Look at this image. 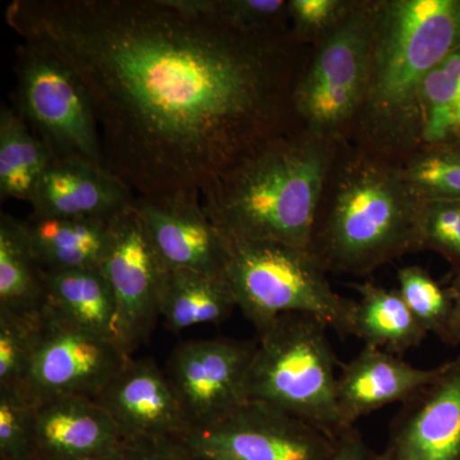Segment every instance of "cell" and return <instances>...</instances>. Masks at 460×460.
Returning a JSON list of instances; mask_svg holds the SVG:
<instances>
[{"label": "cell", "mask_w": 460, "mask_h": 460, "mask_svg": "<svg viewBox=\"0 0 460 460\" xmlns=\"http://www.w3.org/2000/svg\"><path fill=\"white\" fill-rule=\"evenodd\" d=\"M95 401L111 414L123 440L180 441L190 429L168 375L151 359H129Z\"/></svg>", "instance_id": "15"}, {"label": "cell", "mask_w": 460, "mask_h": 460, "mask_svg": "<svg viewBox=\"0 0 460 460\" xmlns=\"http://www.w3.org/2000/svg\"><path fill=\"white\" fill-rule=\"evenodd\" d=\"M14 111L57 156L105 166L99 124L89 93L57 58L22 44L17 48Z\"/></svg>", "instance_id": "8"}, {"label": "cell", "mask_w": 460, "mask_h": 460, "mask_svg": "<svg viewBox=\"0 0 460 460\" xmlns=\"http://www.w3.org/2000/svg\"><path fill=\"white\" fill-rule=\"evenodd\" d=\"M122 441L111 414L95 399L65 396L36 404L38 460H99Z\"/></svg>", "instance_id": "18"}, {"label": "cell", "mask_w": 460, "mask_h": 460, "mask_svg": "<svg viewBox=\"0 0 460 460\" xmlns=\"http://www.w3.org/2000/svg\"><path fill=\"white\" fill-rule=\"evenodd\" d=\"M447 289H449L450 296H452L453 311L447 332H445L441 341L445 344L456 347V345H460V270L454 272V279Z\"/></svg>", "instance_id": "35"}, {"label": "cell", "mask_w": 460, "mask_h": 460, "mask_svg": "<svg viewBox=\"0 0 460 460\" xmlns=\"http://www.w3.org/2000/svg\"><path fill=\"white\" fill-rule=\"evenodd\" d=\"M256 344L233 339L181 343L168 375L190 429L213 425L248 401V375Z\"/></svg>", "instance_id": "12"}, {"label": "cell", "mask_w": 460, "mask_h": 460, "mask_svg": "<svg viewBox=\"0 0 460 460\" xmlns=\"http://www.w3.org/2000/svg\"><path fill=\"white\" fill-rule=\"evenodd\" d=\"M390 460H460V356L443 374L402 402L390 423Z\"/></svg>", "instance_id": "14"}, {"label": "cell", "mask_w": 460, "mask_h": 460, "mask_svg": "<svg viewBox=\"0 0 460 460\" xmlns=\"http://www.w3.org/2000/svg\"><path fill=\"white\" fill-rule=\"evenodd\" d=\"M54 154L14 109L0 111V195L29 201Z\"/></svg>", "instance_id": "24"}, {"label": "cell", "mask_w": 460, "mask_h": 460, "mask_svg": "<svg viewBox=\"0 0 460 460\" xmlns=\"http://www.w3.org/2000/svg\"><path fill=\"white\" fill-rule=\"evenodd\" d=\"M99 269L113 290L119 344L131 356L153 334L169 271L151 246L133 202L111 217Z\"/></svg>", "instance_id": "11"}, {"label": "cell", "mask_w": 460, "mask_h": 460, "mask_svg": "<svg viewBox=\"0 0 460 460\" xmlns=\"http://www.w3.org/2000/svg\"><path fill=\"white\" fill-rule=\"evenodd\" d=\"M0 460H4V459H0Z\"/></svg>", "instance_id": "36"}, {"label": "cell", "mask_w": 460, "mask_h": 460, "mask_svg": "<svg viewBox=\"0 0 460 460\" xmlns=\"http://www.w3.org/2000/svg\"><path fill=\"white\" fill-rule=\"evenodd\" d=\"M460 142V49L445 58L420 91V148Z\"/></svg>", "instance_id": "25"}, {"label": "cell", "mask_w": 460, "mask_h": 460, "mask_svg": "<svg viewBox=\"0 0 460 460\" xmlns=\"http://www.w3.org/2000/svg\"><path fill=\"white\" fill-rule=\"evenodd\" d=\"M44 281L50 308L72 323L119 343L117 304L100 269L44 271Z\"/></svg>", "instance_id": "20"}, {"label": "cell", "mask_w": 460, "mask_h": 460, "mask_svg": "<svg viewBox=\"0 0 460 460\" xmlns=\"http://www.w3.org/2000/svg\"><path fill=\"white\" fill-rule=\"evenodd\" d=\"M376 0H354L347 16L308 48L293 93L296 128L345 141L370 77Z\"/></svg>", "instance_id": "7"}, {"label": "cell", "mask_w": 460, "mask_h": 460, "mask_svg": "<svg viewBox=\"0 0 460 460\" xmlns=\"http://www.w3.org/2000/svg\"><path fill=\"white\" fill-rule=\"evenodd\" d=\"M36 402L16 387L0 389V459L38 460Z\"/></svg>", "instance_id": "31"}, {"label": "cell", "mask_w": 460, "mask_h": 460, "mask_svg": "<svg viewBox=\"0 0 460 460\" xmlns=\"http://www.w3.org/2000/svg\"><path fill=\"white\" fill-rule=\"evenodd\" d=\"M328 328L304 314H284L259 332L248 401L287 411L332 438L348 431L339 411L337 368Z\"/></svg>", "instance_id": "5"}, {"label": "cell", "mask_w": 460, "mask_h": 460, "mask_svg": "<svg viewBox=\"0 0 460 460\" xmlns=\"http://www.w3.org/2000/svg\"><path fill=\"white\" fill-rule=\"evenodd\" d=\"M432 251L460 270V199L420 202L417 251Z\"/></svg>", "instance_id": "30"}, {"label": "cell", "mask_w": 460, "mask_h": 460, "mask_svg": "<svg viewBox=\"0 0 460 460\" xmlns=\"http://www.w3.org/2000/svg\"><path fill=\"white\" fill-rule=\"evenodd\" d=\"M444 363L435 368L414 367L401 356L365 345L361 352L339 367L337 395L345 429L394 402H405L434 384Z\"/></svg>", "instance_id": "17"}, {"label": "cell", "mask_w": 460, "mask_h": 460, "mask_svg": "<svg viewBox=\"0 0 460 460\" xmlns=\"http://www.w3.org/2000/svg\"><path fill=\"white\" fill-rule=\"evenodd\" d=\"M151 246L168 270L226 278V241L206 215L201 190L133 199Z\"/></svg>", "instance_id": "13"}, {"label": "cell", "mask_w": 460, "mask_h": 460, "mask_svg": "<svg viewBox=\"0 0 460 460\" xmlns=\"http://www.w3.org/2000/svg\"><path fill=\"white\" fill-rule=\"evenodd\" d=\"M330 460H390L385 450L376 452L366 443L356 428L348 429L337 438V447Z\"/></svg>", "instance_id": "34"}, {"label": "cell", "mask_w": 460, "mask_h": 460, "mask_svg": "<svg viewBox=\"0 0 460 460\" xmlns=\"http://www.w3.org/2000/svg\"><path fill=\"white\" fill-rule=\"evenodd\" d=\"M358 292L353 337L365 345L401 354L419 347L429 332L411 313L398 289H386L372 281L352 284Z\"/></svg>", "instance_id": "21"}, {"label": "cell", "mask_w": 460, "mask_h": 460, "mask_svg": "<svg viewBox=\"0 0 460 460\" xmlns=\"http://www.w3.org/2000/svg\"><path fill=\"white\" fill-rule=\"evenodd\" d=\"M237 307L226 278L192 270H169L160 301L166 329L181 332L228 319Z\"/></svg>", "instance_id": "23"}, {"label": "cell", "mask_w": 460, "mask_h": 460, "mask_svg": "<svg viewBox=\"0 0 460 460\" xmlns=\"http://www.w3.org/2000/svg\"><path fill=\"white\" fill-rule=\"evenodd\" d=\"M399 165L420 202L460 199V142L420 148Z\"/></svg>", "instance_id": "27"}, {"label": "cell", "mask_w": 460, "mask_h": 460, "mask_svg": "<svg viewBox=\"0 0 460 460\" xmlns=\"http://www.w3.org/2000/svg\"><path fill=\"white\" fill-rule=\"evenodd\" d=\"M44 310L0 313V389H20L40 343Z\"/></svg>", "instance_id": "28"}, {"label": "cell", "mask_w": 460, "mask_h": 460, "mask_svg": "<svg viewBox=\"0 0 460 460\" xmlns=\"http://www.w3.org/2000/svg\"><path fill=\"white\" fill-rule=\"evenodd\" d=\"M339 142L299 128L266 141L201 190L206 215L224 237L308 251Z\"/></svg>", "instance_id": "4"}, {"label": "cell", "mask_w": 460, "mask_h": 460, "mask_svg": "<svg viewBox=\"0 0 460 460\" xmlns=\"http://www.w3.org/2000/svg\"><path fill=\"white\" fill-rule=\"evenodd\" d=\"M129 359L114 339L45 305L40 343L20 390L36 404L65 396L95 399Z\"/></svg>", "instance_id": "10"}, {"label": "cell", "mask_w": 460, "mask_h": 460, "mask_svg": "<svg viewBox=\"0 0 460 460\" xmlns=\"http://www.w3.org/2000/svg\"><path fill=\"white\" fill-rule=\"evenodd\" d=\"M460 49V0H376L370 77L347 140L393 162L420 148L426 77Z\"/></svg>", "instance_id": "2"}, {"label": "cell", "mask_w": 460, "mask_h": 460, "mask_svg": "<svg viewBox=\"0 0 460 460\" xmlns=\"http://www.w3.org/2000/svg\"><path fill=\"white\" fill-rule=\"evenodd\" d=\"M180 441L198 460H330L337 447V438L257 401Z\"/></svg>", "instance_id": "9"}, {"label": "cell", "mask_w": 460, "mask_h": 460, "mask_svg": "<svg viewBox=\"0 0 460 460\" xmlns=\"http://www.w3.org/2000/svg\"><path fill=\"white\" fill-rule=\"evenodd\" d=\"M396 280L398 292L420 325L429 334L443 339L453 311L449 289L441 287L426 269L417 265L399 269Z\"/></svg>", "instance_id": "29"}, {"label": "cell", "mask_w": 460, "mask_h": 460, "mask_svg": "<svg viewBox=\"0 0 460 460\" xmlns=\"http://www.w3.org/2000/svg\"><path fill=\"white\" fill-rule=\"evenodd\" d=\"M135 198L131 187L105 166L54 155L30 199V217L111 219Z\"/></svg>", "instance_id": "16"}, {"label": "cell", "mask_w": 460, "mask_h": 460, "mask_svg": "<svg viewBox=\"0 0 460 460\" xmlns=\"http://www.w3.org/2000/svg\"><path fill=\"white\" fill-rule=\"evenodd\" d=\"M47 305L44 270L25 220L0 215V313L36 314Z\"/></svg>", "instance_id": "22"}, {"label": "cell", "mask_w": 460, "mask_h": 460, "mask_svg": "<svg viewBox=\"0 0 460 460\" xmlns=\"http://www.w3.org/2000/svg\"><path fill=\"white\" fill-rule=\"evenodd\" d=\"M99 460H198L178 440L136 438L123 440Z\"/></svg>", "instance_id": "33"}, {"label": "cell", "mask_w": 460, "mask_h": 460, "mask_svg": "<svg viewBox=\"0 0 460 460\" xmlns=\"http://www.w3.org/2000/svg\"><path fill=\"white\" fill-rule=\"evenodd\" d=\"M172 7L244 32L290 31L288 0H169Z\"/></svg>", "instance_id": "26"}, {"label": "cell", "mask_w": 460, "mask_h": 460, "mask_svg": "<svg viewBox=\"0 0 460 460\" xmlns=\"http://www.w3.org/2000/svg\"><path fill=\"white\" fill-rule=\"evenodd\" d=\"M25 226L42 270L100 268L108 246L111 219L30 217Z\"/></svg>", "instance_id": "19"}, {"label": "cell", "mask_w": 460, "mask_h": 460, "mask_svg": "<svg viewBox=\"0 0 460 460\" xmlns=\"http://www.w3.org/2000/svg\"><path fill=\"white\" fill-rule=\"evenodd\" d=\"M354 0H288L290 31L299 45L314 47L352 8Z\"/></svg>", "instance_id": "32"}, {"label": "cell", "mask_w": 460, "mask_h": 460, "mask_svg": "<svg viewBox=\"0 0 460 460\" xmlns=\"http://www.w3.org/2000/svg\"><path fill=\"white\" fill-rule=\"evenodd\" d=\"M5 20L77 75L105 165L140 196L201 190L296 128L308 48L292 32L239 31L169 0H14Z\"/></svg>", "instance_id": "1"}, {"label": "cell", "mask_w": 460, "mask_h": 460, "mask_svg": "<svg viewBox=\"0 0 460 460\" xmlns=\"http://www.w3.org/2000/svg\"><path fill=\"white\" fill-rule=\"evenodd\" d=\"M419 208L398 163L341 141L321 193L308 252L328 274L367 277L419 252Z\"/></svg>", "instance_id": "3"}, {"label": "cell", "mask_w": 460, "mask_h": 460, "mask_svg": "<svg viewBox=\"0 0 460 460\" xmlns=\"http://www.w3.org/2000/svg\"><path fill=\"white\" fill-rule=\"evenodd\" d=\"M226 279L257 332L284 314L319 320L339 337L354 332L357 301L338 295L308 251L269 241L226 237Z\"/></svg>", "instance_id": "6"}]
</instances>
